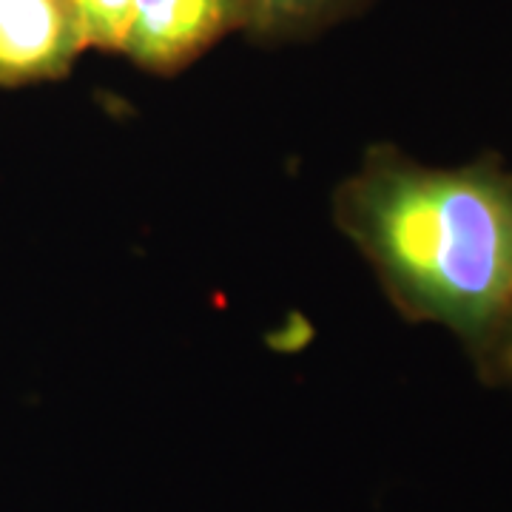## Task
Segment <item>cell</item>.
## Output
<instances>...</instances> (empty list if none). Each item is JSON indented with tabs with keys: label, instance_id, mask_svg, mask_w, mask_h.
I'll list each match as a JSON object with an SVG mask.
<instances>
[{
	"label": "cell",
	"instance_id": "6da1fadb",
	"mask_svg": "<svg viewBox=\"0 0 512 512\" xmlns=\"http://www.w3.org/2000/svg\"><path fill=\"white\" fill-rule=\"evenodd\" d=\"M333 211L396 311L473 356L487 345L512 305V171L498 157L433 168L373 146Z\"/></svg>",
	"mask_w": 512,
	"mask_h": 512
},
{
	"label": "cell",
	"instance_id": "7a4b0ae2",
	"mask_svg": "<svg viewBox=\"0 0 512 512\" xmlns=\"http://www.w3.org/2000/svg\"><path fill=\"white\" fill-rule=\"evenodd\" d=\"M239 23L242 0H131L120 52L148 72H177Z\"/></svg>",
	"mask_w": 512,
	"mask_h": 512
},
{
	"label": "cell",
	"instance_id": "3957f363",
	"mask_svg": "<svg viewBox=\"0 0 512 512\" xmlns=\"http://www.w3.org/2000/svg\"><path fill=\"white\" fill-rule=\"evenodd\" d=\"M89 49L69 0H0V86L57 80Z\"/></svg>",
	"mask_w": 512,
	"mask_h": 512
},
{
	"label": "cell",
	"instance_id": "277c9868",
	"mask_svg": "<svg viewBox=\"0 0 512 512\" xmlns=\"http://www.w3.org/2000/svg\"><path fill=\"white\" fill-rule=\"evenodd\" d=\"M348 0H242L245 23L262 35H285L339 12Z\"/></svg>",
	"mask_w": 512,
	"mask_h": 512
},
{
	"label": "cell",
	"instance_id": "5b68a950",
	"mask_svg": "<svg viewBox=\"0 0 512 512\" xmlns=\"http://www.w3.org/2000/svg\"><path fill=\"white\" fill-rule=\"evenodd\" d=\"M80 18L86 46L120 52L126 37L131 0H69Z\"/></svg>",
	"mask_w": 512,
	"mask_h": 512
},
{
	"label": "cell",
	"instance_id": "8992f818",
	"mask_svg": "<svg viewBox=\"0 0 512 512\" xmlns=\"http://www.w3.org/2000/svg\"><path fill=\"white\" fill-rule=\"evenodd\" d=\"M473 359H476L478 373L484 382L512 387V305L507 316L501 319L498 330Z\"/></svg>",
	"mask_w": 512,
	"mask_h": 512
}]
</instances>
